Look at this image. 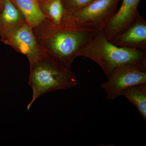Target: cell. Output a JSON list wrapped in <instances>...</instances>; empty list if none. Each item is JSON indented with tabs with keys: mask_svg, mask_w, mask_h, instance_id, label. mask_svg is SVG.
<instances>
[{
	"mask_svg": "<svg viewBox=\"0 0 146 146\" xmlns=\"http://www.w3.org/2000/svg\"><path fill=\"white\" fill-rule=\"evenodd\" d=\"M33 31L40 49L70 68L80 50L98 31L89 28H68L46 19L33 28Z\"/></svg>",
	"mask_w": 146,
	"mask_h": 146,
	"instance_id": "6da1fadb",
	"label": "cell"
},
{
	"mask_svg": "<svg viewBox=\"0 0 146 146\" xmlns=\"http://www.w3.org/2000/svg\"><path fill=\"white\" fill-rule=\"evenodd\" d=\"M28 84L32 89L29 110L36 99L47 93L72 88L78 84L76 76L56 58L42 50L38 58L29 62Z\"/></svg>",
	"mask_w": 146,
	"mask_h": 146,
	"instance_id": "7a4b0ae2",
	"label": "cell"
},
{
	"mask_svg": "<svg viewBox=\"0 0 146 146\" xmlns=\"http://www.w3.org/2000/svg\"><path fill=\"white\" fill-rule=\"evenodd\" d=\"M78 57L86 58L96 62L108 78L118 67L146 60V51L119 46L110 41L103 31H98L80 50Z\"/></svg>",
	"mask_w": 146,
	"mask_h": 146,
	"instance_id": "3957f363",
	"label": "cell"
},
{
	"mask_svg": "<svg viewBox=\"0 0 146 146\" xmlns=\"http://www.w3.org/2000/svg\"><path fill=\"white\" fill-rule=\"evenodd\" d=\"M121 0H95L82 8L64 11L60 25L71 29L89 28L104 31Z\"/></svg>",
	"mask_w": 146,
	"mask_h": 146,
	"instance_id": "277c9868",
	"label": "cell"
},
{
	"mask_svg": "<svg viewBox=\"0 0 146 146\" xmlns=\"http://www.w3.org/2000/svg\"><path fill=\"white\" fill-rule=\"evenodd\" d=\"M102 84V89L109 100L121 96L123 91L133 85L146 83V60L126 64L116 68Z\"/></svg>",
	"mask_w": 146,
	"mask_h": 146,
	"instance_id": "5b68a950",
	"label": "cell"
},
{
	"mask_svg": "<svg viewBox=\"0 0 146 146\" xmlns=\"http://www.w3.org/2000/svg\"><path fill=\"white\" fill-rule=\"evenodd\" d=\"M1 42L25 55L29 62L38 58L42 50L36 43L33 28L27 22L3 35Z\"/></svg>",
	"mask_w": 146,
	"mask_h": 146,
	"instance_id": "8992f818",
	"label": "cell"
},
{
	"mask_svg": "<svg viewBox=\"0 0 146 146\" xmlns=\"http://www.w3.org/2000/svg\"><path fill=\"white\" fill-rule=\"evenodd\" d=\"M121 5L108 23L104 33L110 41L129 26L137 14L141 0H121Z\"/></svg>",
	"mask_w": 146,
	"mask_h": 146,
	"instance_id": "52a82bcc",
	"label": "cell"
},
{
	"mask_svg": "<svg viewBox=\"0 0 146 146\" xmlns=\"http://www.w3.org/2000/svg\"><path fill=\"white\" fill-rule=\"evenodd\" d=\"M111 42L119 46L146 51V21L138 13L132 24Z\"/></svg>",
	"mask_w": 146,
	"mask_h": 146,
	"instance_id": "ba28073f",
	"label": "cell"
},
{
	"mask_svg": "<svg viewBox=\"0 0 146 146\" xmlns=\"http://www.w3.org/2000/svg\"><path fill=\"white\" fill-rule=\"evenodd\" d=\"M26 22L19 9L9 0H5L2 10L0 11V37Z\"/></svg>",
	"mask_w": 146,
	"mask_h": 146,
	"instance_id": "9c48e42d",
	"label": "cell"
},
{
	"mask_svg": "<svg viewBox=\"0 0 146 146\" xmlns=\"http://www.w3.org/2000/svg\"><path fill=\"white\" fill-rule=\"evenodd\" d=\"M23 15L31 28L38 25L46 19L37 0H9Z\"/></svg>",
	"mask_w": 146,
	"mask_h": 146,
	"instance_id": "30bf717a",
	"label": "cell"
},
{
	"mask_svg": "<svg viewBox=\"0 0 146 146\" xmlns=\"http://www.w3.org/2000/svg\"><path fill=\"white\" fill-rule=\"evenodd\" d=\"M121 96L135 106L140 116L146 121V83L133 85L124 90Z\"/></svg>",
	"mask_w": 146,
	"mask_h": 146,
	"instance_id": "8fae6325",
	"label": "cell"
},
{
	"mask_svg": "<svg viewBox=\"0 0 146 146\" xmlns=\"http://www.w3.org/2000/svg\"><path fill=\"white\" fill-rule=\"evenodd\" d=\"M39 3L46 19L55 25H60L64 11L62 0H47Z\"/></svg>",
	"mask_w": 146,
	"mask_h": 146,
	"instance_id": "7c38bea8",
	"label": "cell"
},
{
	"mask_svg": "<svg viewBox=\"0 0 146 146\" xmlns=\"http://www.w3.org/2000/svg\"><path fill=\"white\" fill-rule=\"evenodd\" d=\"M95 0H62L64 11L76 10L82 8Z\"/></svg>",
	"mask_w": 146,
	"mask_h": 146,
	"instance_id": "4fadbf2b",
	"label": "cell"
},
{
	"mask_svg": "<svg viewBox=\"0 0 146 146\" xmlns=\"http://www.w3.org/2000/svg\"><path fill=\"white\" fill-rule=\"evenodd\" d=\"M5 0H0V11L2 10Z\"/></svg>",
	"mask_w": 146,
	"mask_h": 146,
	"instance_id": "5bb4252c",
	"label": "cell"
},
{
	"mask_svg": "<svg viewBox=\"0 0 146 146\" xmlns=\"http://www.w3.org/2000/svg\"><path fill=\"white\" fill-rule=\"evenodd\" d=\"M38 2H42L45 1H47V0H37Z\"/></svg>",
	"mask_w": 146,
	"mask_h": 146,
	"instance_id": "9a60e30c",
	"label": "cell"
}]
</instances>
